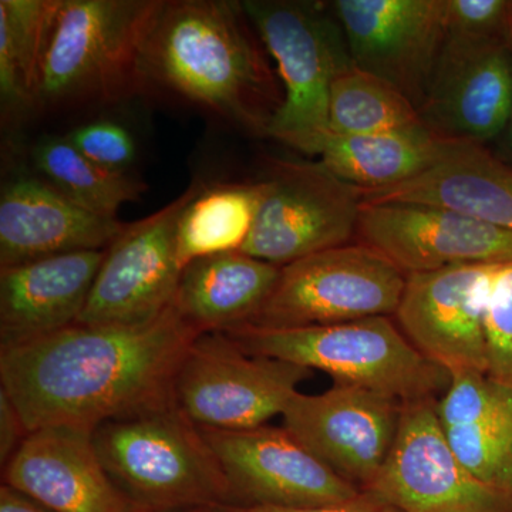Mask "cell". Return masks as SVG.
Wrapping results in <instances>:
<instances>
[{"label": "cell", "instance_id": "cell-31", "mask_svg": "<svg viewBox=\"0 0 512 512\" xmlns=\"http://www.w3.org/2000/svg\"><path fill=\"white\" fill-rule=\"evenodd\" d=\"M64 137L84 157L116 173H128L137 158L136 140L117 121H89L72 128Z\"/></svg>", "mask_w": 512, "mask_h": 512}, {"label": "cell", "instance_id": "cell-4", "mask_svg": "<svg viewBox=\"0 0 512 512\" xmlns=\"http://www.w3.org/2000/svg\"><path fill=\"white\" fill-rule=\"evenodd\" d=\"M93 440L111 480L140 510L234 505L214 450L175 403L107 421L93 431Z\"/></svg>", "mask_w": 512, "mask_h": 512}, {"label": "cell", "instance_id": "cell-11", "mask_svg": "<svg viewBox=\"0 0 512 512\" xmlns=\"http://www.w3.org/2000/svg\"><path fill=\"white\" fill-rule=\"evenodd\" d=\"M437 400L404 403L392 453L366 493L402 512H512V495L485 484L456 456Z\"/></svg>", "mask_w": 512, "mask_h": 512}, {"label": "cell", "instance_id": "cell-32", "mask_svg": "<svg viewBox=\"0 0 512 512\" xmlns=\"http://www.w3.org/2000/svg\"><path fill=\"white\" fill-rule=\"evenodd\" d=\"M218 512H402L386 501L380 500L376 495L362 491L352 500L343 503L319 505V507L306 508H281L262 507V505H228V507L217 508Z\"/></svg>", "mask_w": 512, "mask_h": 512}, {"label": "cell", "instance_id": "cell-3", "mask_svg": "<svg viewBox=\"0 0 512 512\" xmlns=\"http://www.w3.org/2000/svg\"><path fill=\"white\" fill-rule=\"evenodd\" d=\"M161 0H52L35 113L113 106L144 94L141 52Z\"/></svg>", "mask_w": 512, "mask_h": 512}, {"label": "cell", "instance_id": "cell-33", "mask_svg": "<svg viewBox=\"0 0 512 512\" xmlns=\"http://www.w3.org/2000/svg\"><path fill=\"white\" fill-rule=\"evenodd\" d=\"M28 434L18 410L10 402L9 397L0 390V460H2V467L8 463L9 458L15 454Z\"/></svg>", "mask_w": 512, "mask_h": 512}, {"label": "cell", "instance_id": "cell-6", "mask_svg": "<svg viewBox=\"0 0 512 512\" xmlns=\"http://www.w3.org/2000/svg\"><path fill=\"white\" fill-rule=\"evenodd\" d=\"M242 6L276 63L284 90L268 137L319 156L330 134L332 84L353 64L338 20L311 2L245 0Z\"/></svg>", "mask_w": 512, "mask_h": 512}, {"label": "cell", "instance_id": "cell-36", "mask_svg": "<svg viewBox=\"0 0 512 512\" xmlns=\"http://www.w3.org/2000/svg\"><path fill=\"white\" fill-rule=\"evenodd\" d=\"M178 512H218L217 508H208V510H191V511H178Z\"/></svg>", "mask_w": 512, "mask_h": 512}, {"label": "cell", "instance_id": "cell-27", "mask_svg": "<svg viewBox=\"0 0 512 512\" xmlns=\"http://www.w3.org/2000/svg\"><path fill=\"white\" fill-rule=\"evenodd\" d=\"M52 0H0V101L3 121L35 113L43 36Z\"/></svg>", "mask_w": 512, "mask_h": 512}, {"label": "cell", "instance_id": "cell-2", "mask_svg": "<svg viewBox=\"0 0 512 512\" xmlns=\"http://www.w3.org/2000/svg\"><path fill=\"white\" fill-rule=\"evenodd\" d=\"M268 56L242 2L161 0L141 52L144 94H171L268 136L284 100Z\"/></svg>", "mask_w": 512, "mask_h": 512}, {"label": "cell", "instance_id": "cell-7", "mask_svg": "<svg viewBox=\"0 0 512 512\" xmlns=\"http://www.w3.org/2000/svg\"><path fill=\"white\" fill-rule=\"evenodd\" d=\"M406 279L363 242L328 249L281 268L274 291L247 325L306 328L394 315Z\"/></svg>", "mask_w": 512, "mask_h": 512}, {"label": "cell", "instance_id": "cell-35", "mask_svg": "<svg viewBox=\"0 0 512 512\" xmlns=\"http://www.w3.org/2000/svg\"><path fill=\"white\" fill-rule=\"evenodd\" d=\"M507 130H508V143H510V148L512 150V111H511L510 121H508Z\"/></svg>", "mask_w": 512, "mask_h": 512}, {"label": "cell", "instance_id": "cell-22", "mask_svg": "<svg viewBox=\"0 0 512 512\" xmlns=\"http://www.w3.org/2000/svg\"><path fill=\"white\" fill-rule=\"evenodd\" d=\"M436 407L461 463L485 484L512 495V384L460 370L451 373Z\"/></svg>", "mask_w": 512, "mask_h": 512}, {"label": "cell", "instance_id": "cell-5", "mask_svg": "<svg viewBox=\"0 0 512 512\" xmlns=\"http://www.w3.org/2000/svg\"><path fill=\"white\" fill-rule=\"evenodd\" d=\"M222 333L249 355L319 370L335 383L403 403L440 399L451 384L450 372L421 355L390 316L306 328L242 325Z\"/></svg>", "mask_w": 512, "mask_h": 512}, {"label": "cell", "instance_id": "cell-10", "mask_svg": "<svg viewBox=\"0 0 512 512\" xmlns=\"http://www.w3.org/2000/svg\"><path fill=\"white\" fill-rule=\"evenodd\" d=\"M204 185L194 181L163 210L128 224L107 248L77 325H140L173 305L183 274L177 259L178 222Z\"/></svg>", "mask_w": 512, "mask_h": 512}, {"label": "cell", "instance_id": "cell-21", "mask_svg": "<svg viewBox=\"0 0 512 512\" xmlns=\"http://www.w3.org/2000/svg\"><path fill=\"white\" fill-rule=\"evenodd\" d=\"M362 194L363 204L437 205L512 234V167L495 157L485 144L450 140L423 173L394 187Z\"/></svg>", "mask_w": 512, "mask_h": 512}, {"label": "cell", "instance_id": "cell-28", "mask_svg": "<svg viewBox=\"0 0 512 512\" xmlns=\"http://www.w3.org/2000/svg\"><path fill=\"white\" fill-rule=\"evenodd\" d=\"M426 126L420 110L392 84L355 64L336 77L330 90V133H392Z\"/></svg>", "mask_w": 512, "mask_h": 512}, {"label": "cell", "instance_id": "cell-19", "mask_svg": "<svg viewBox=\"0 0 512 512\" xmlns=\"http://www.w3.org/2000/svg\"><path fill=\"white\" fill-rule=\"evenodd\" d=\"M127 222L103 217L62 194L39 175H19L0 194V268L46 256L103 251Z\"/></svg>", "mask_w": 512, "mask_h": 512}, {"label": "cell", "instance_id": "cell-18", "mask_svg": "<svg viewBox=\"0 0 512 512\" xmlns=\"http://www.w3.org/2000/svg\"><path fill=\"white\" fill-rule=\"evenodd\" d=\"M512 111V43L464 45L444 40L426 126L450 140L485 144L507 130Z\"/></svg>", "mask_w": 512, "mask_h": 512}, {"label": "cell", "instance_id": "cell-25", "mask_svg": "<svg viewBox=\"0 0 512 512\" xmlns=\"http://www.w3.org/2000/svg\"><path fill=\"white\" fill-rule=\"evenodd\" d=\"M265 191L264 180L204 185L178 222L177 259L181 269L184 271L195 259L244 247Z\"/></svg>", "mask_w": 512, "mask_h": 512}, {"label": "cell", "instance_id": "cell-20", "mask_svg": "<svg viewBox=\"0 0 512 512\" xmlns=\"http://www.w3.org/2000/svg\"><path fill=\"white\" fill-rule=\"evenodd\" d=\"M106 251L70 252L0 268V350L76 325Z\"/></svg>", "mask_w": 512, "mask_h": 512}, {"label": "cell", "instance_id": "cell-16", "mask_svg": "<svg viewBox=\"0 0 512 512\" xmlns=\"http://www.w3.org/2000/svg\"><path fill=\"white\" fill-rule=\"evenodd\" d=\"M357 232L406 275L512 261L511 232L437 205L362 202Z\"/></svg>", "mask_w": 512, "mask_h": 512}, {"label": "cell", "instance_id": "cell-30", "mask_svg": "<svg viewBox=\"0 0 512 512\" xmlns=\"http://www.w3.org/2000/svg\"><path fill=\"white\" fill-rule=\"evenodd\" d=\"M487 373L494 379L512 384V261L498 266L487 315Z\"/></svg>", "mask_w": 512, "mask_h": 512}, {"label": "cell", "instance_id": "cell-24", "mask_svg": "<svg viewBox=\"0 0 512 512\" xmlns=\"http://www.w3.org/2000/svg\"><path fill=\"white\" fill-rule=\"evenodd\" d=\"M448 141L427 126L352 136L330 133L318 157L340 180L362 192L376 191L423 173L441 156Z\"/></svg>", "mask_w": 512, "mask_h": 512}, {"label": "cell", "instance_id": "cell-29", "mask_svg": "<svg viewBox=\"0 0 512 512\" xmlns=\"http://www.w3.org/2000/svg\"><path fill=\"white\" fill-rule=\"evenodd\" d=\"M464 45L512 43L511 0H446V39Z\"/></svg>", "mask_w": 512, "mask_h": 512}, {"label": "cell", "instance_id": "cell-13", "mask_svg": "<svg viewBox=\"0 0 512 512\" xmlns=\"http://www.w3.org/2000/svg\"><path fill=\"white\" fill-rule=\"evenodd\" d=\"M404 403L335 383L319 394L298 392L286 406L285 427L330 470L366 491L392 453Z\"/></svg>", "mask_w": 512, "mask_h": 512}, {"label": "cell", "instance_id": "cell-17", "mask_svg": "<svg viewBox=\"0 0 512 512\" xmlns=\"http://www.w3.org/2000/svg\"><path fill=\"white\" fill-rule=\"evenodd\" d=\"M2 473L3 484L52 512H146L111 480L92 431H32Z\"/></svg>", "mask_w": 512, "mask_h": 512}, {"label": "cell", "instance_id": "cell-1", "mask_svg": "<svg viewBox=\"0 0 512 512\" xmlns=\"http://www.w3.org/2000/svg\"><path fill=\"white\" fill-rule=\"evenodd\" d=\"M201 332L174 305L140 325H73L0 350V390L28 433L93 431L110 420L174 403L183 357Z\"/></svg>", "mask_w": 512, "mask_h": 512}, {"label": "cell", "instance_id": "cell-26", "mask_svg": "<svg viewBox=\"0 0 512 512\" xmlns=\"http://www.w3.org/2000/svg\"><path fill=\"white\" fill-rule=\"evenodd\" d=\"M32 163L40 178L103 217L117 218L123 205L140 200L148 190L140 178L93 163L64 136L40 140L33 147Z\"/></svg>", "mask_w": 512, "mask_h": 512}, {"label": "cell", "instance_id": "cell-15", "mask_svg": "<svg viewBox=\"0 0 512 512\" xmlns=\"http://www.w3.org/2000/svg\"><path fill=\"white\" fill-rule=\"evenodd\" d=\"M500 265H460L407 275L394 313L400 330L421 355L450 375L460 370L487 373L485 315Z\"/></svg>", "mask_w": 512, "mask_h": 512}, {"label": "cell", "instance_id": "cell-14", "mask_svg": "<svg viewBox=\"0 0 512 512\" xmlns=\"http://www.w3.org/2000/svg\"><path fill=\"white\" fill-rule=\"evenodd\" d=\"M231 487L234 505L306 508L362 493L320 461L286 427L201 429Z\"/></svg>", "mask_w": 512, "mask_h": 512}, {"label": "cell", "instance_id": "cell-34", "mask_svg": "<svg viewBox=\"0 0 512 512\" xmlns=\"http://www.w3.org/2000/svg\"><path fill=\"white\" fill-rule=\"evenodd\" d=\"M0 512H52L8 485L0 487Z\"/></svg>", "mask_w": 512, "mask_h": 512}, {"label": "cell", "instance_id": "cell-8", "mask_svg": "<svg viewBox=\"0 0 512 512\" xmlns=\"http://www.w3.org/2000/svg\"><path fill=\"white\" fill-rule=\"evenodd\" d=\"M311 376L295 363L249 355L227 333H201L178 367L173 399L200 429H255L284 414Z\"/></svg>", "mask_w": 512, "mask_h": 512}, {"label": "cell", "instance_id": "cell-9", "mask_svg": "<svg viewBox=\"0 0 512 512\" xmlns=\"http://www.w3.org/2000/svg\"><path fill=\"white\" fill-rule=\"evenodd\" d=\"M264 181V200L239 251L284 268L349 244L359 225L362 190L309 161H272Z\"/></svg>", "mask_w": 512, "mask_h": 512}, {"label": "cell", "instance_id": "cell-12", "mask_svg": "<svg viewBox=\"0 0 512 512\" xmlns=\"http://www.w3.org/2000/svg\"><path fill=\"white\" fill-rule=\"evenodd\" d=\"M330 5L353 64L392 84L421 111L446 39V0H336Z\"/></svg>", "mask_w": 512, "mask_h": 512}, {"label": "cell", "instance_id": "cell-23", "mask_svg": "<svg viewBox=\"0 0 512 512\" xmlns=\"http://www.w3.org/2000/svg\"><path fill=\"white\" fill-rule=\"evenodd\" d=\"M279 272L241 251L195 259L181 274L173 305L198 332H227L258 315Z\"/></svg>", "mask_w": 512, "mask_h": 512}]
</instances>
